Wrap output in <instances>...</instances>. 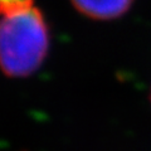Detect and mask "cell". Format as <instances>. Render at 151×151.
Segmentation results:
<instances>
[{
    "label": "cell",
    "instance_id": "3",
    "mask_svg": "<svg viewBox=\"0 0 151 151\" xmlns=\"http://www.w3.org/2000/svg\"><path fill=\"white\" fill-rule=\"evenodd\" d=\"M4 1H12V0H0V3H4Z\"/></svg>",
    "mask_w": 151,
    "mask_h": 151
},
{
    "label": "cell",
    "instance_id": "2",
    "mask_svg": "<svg viewBox=\"0 0 151 151\" xmlns=\"http://www.w3.org/2000/svg\"><path fill=\"white\" fill-rule=\"evenodd\" d=\"M134 0H70L79 13L97 20H108L129 10Z\"/></svg>",
    "mask_w": 151,
    "mask_h": 151
},
{
    "label": "cell",
    "instance_id": "1",
    "mask_svg": "<svg viewBox=\"0 0 151 151\" xmlns=\"http://www.w3.org/2000/svg\"><path fill=\"white\" fill-rule=\"evenodd\" d=\"M49 28L33 0L0 3V70L10 78L37 72L49 50Z\"/></svg>",
    "mask_w": 151,
    "mask_h": 151
}]
</instances>
